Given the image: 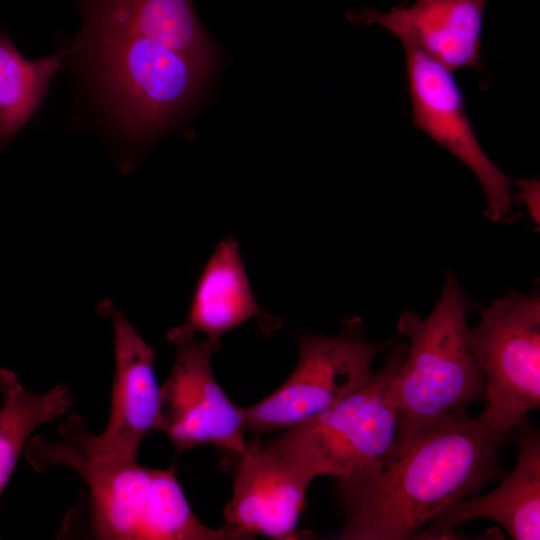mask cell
<instances>
[{
	"label": "cell",
	"mask_w": 540,
	"mask_h": 540,
	"mask_svg": "<svg viewBox=\"0 0 540 540\" xmlns=\"http://www.w3.org/2000/svg\"><path fill=\"white\" fill-rule=\"evenodd\" d=\"M509 435L467 412L420 434L380 471L342 480L343 540H407L449 505L503 479Z\"/></svg>",
	"instance_id": "cell-1"
},
{
	"label": "cell",
	"mask_w": 540,
	"mask_h": 540,
	"mask_svg": "<svg viewBox=\"0 0 540 540\" xmlns=\"http://www.w3.org/2000/svg\"><path fill=\"white\" fill-rule=\"evenodd\" d=\"M470 311L471 303L449 268L425 318L410 310L400 314L397 330L408 340L407 351L389 385L400 420L396 455L434 425L484 400L485 381L470 343Z\"/></svg>",
	"instance_id": "cell-2"
},
{
	"label": "cell",
	"mask_w": 540,
	"mask_h": 540,
	"mask_svg": "<svg viewBox=\"0 0 540 540\" xmlns=\"http://www.w3.org/2000/svg\"><path fill=\"white\" fill-rule=\"evenodd\" d=\"M77 48L118 131L134 141L160 133L195 100L211 70L157 41L84 22Z\"/></svg>",
	"instance_id": "cell-3"
},
{
	"label": "cell",
	"mask_w": 540,
	"mask_h": 540,
	"mask_svg": "<svg viewBox=\"0 0 540 540\" xmlns=\"http://www.w3.org/2000/svg\"><path fill=\"white\" fill-rule=\"evenodd\" d=\"M26 457L38 471L61 465L83 479L98 539H235L226 526L212 529L197 519L173 469L146 468L136 460H96L61 439L51 443L42 437L32 439Z\"/></svg>",
	"instance_id": "cell-4"
},
{
	"label": "cell",
	"mask_w": 540,
	"mask_h": 540,
	"mask_svg": "<svg viewBox=\"0 0 540 540\" xmlns=\"http://www.w3.org/2000/svg\"><path fill=\"white\" fill-rule=\"evenodd\" d=\"M406 351L407 343L396 339L385 364L365 384L327 412L280 431L264 446L314 477L345 479L383 469L399 446L400 420L389 385Z\"/></svg>",
	"instance_id": "cell-5"
},
{
	"label": "cell",
	"mask_w": 540,
	"mask_h": 540,
	"mask_svg": "<svg viewBox=\"0 0 540 540\" xmlns=\"http://www.w3.org/2000/svg\"><path fill=\"white\" fill-rule=\"evenodd\" d=\"M395 340L369 341L360 318L343 321L334 336H300L289 377L257 404L242 408L245 432L261 437L332 409L369 380L375 358Z\"/></svg>",
	"instance_id": "cell-6"
},
{
	"label": "cell",
	"mask_w": 540,
	"mask_h": 540,
	"mask_svg": "<svg viewBox=\"0 0 540 540\" xmlns=\"http://www.w3.org/2000/svg\"><path fill=\"white\" fill-rule=\"evenodd\" d=\"M470 343L485 381L478 417L509 435L540 407V297L509 292L480 312Z\"/></svg>",
	"instance_id": "cell-7"
},
{
	"label": "cell",
	"mask_w": 540,
	"mask_h": 540,
	"mask_svg": "<svg viewBox=\"0 0 540 540\" xmlns=\"http://www.w3.org/2000/svg\"><path fill=\"white\" fill-rule=\"evenodd\" d=\"M175 361L160 387L158 432L164 433L177 453L212 444L233 456L247 440L242 408L234 405L216 381L211 357L219 343L198 340L182 325L168 331Z\"/></svg>",
	"instance_id": "cell-8"
},
{
	"label": "cell",
	"mask_w": 540,
	"mask_h": 540,
	"mask_svg": "<svg viewBox=\"0 0 540 540\" xmlns=\"http://www.w3.org/2000/svg\"><path fill=\"white\" fill-rule=\"evenodd\" d=\"M114 330V378L111 410L99 435L86 430L72 414L59 427L61 440L96 460H136L139 446L158 430L160 386L154 372V350L118 309L110 311Z\"/></svg>",
	"instance_id": "cell-9"
},
{
	"label": "cell",
	"mask_w": 540,
	"mask_h": 540,
	"mask_svg": "<svg viewBox=\"0 0 540 540\" xmlns=\"http://www.w3.org/2000/svg\"><path fill=\"white\" fill-rule=\"evenodd\" d=\"M402 46L414 124L473 172L485 196V216L504 220L512 204L510 181L479 144L453 71L412 44Z\"/></svg>",
	"instance_id": "cell-10"
},
{
	"label": "cell",
	"mask_w": 540,
	"mask_h": 540,
	"mask_svg": "<svg viewBox=\"0 0 540 540\" xmlns=\"http://www.w3.org/2000/svg\"><path fill=\"white\" fill-rule=\"evenodd\" d=\"M233 491L224 508L225 526L236 539L255 535L297 539L306 491L315 478L268 450L260 437L236 455Z\"/></svg>",
	"instance_id": "cell-11"
},
{
	"label": "cell",
	"mask_w": 540,
	"mask_h": 540,
	"mask_svg": "<svg viewBox=\"0 0 540 540\" xmlns=\"http://www.w3.org/2000/svg\"><path fill=\"white\" fill-rule=\"evenodd\" d=\"M487 0H416L387 12L364 9L350 19L376 24L451 71L479 69L481 31Z\"/></svg>",
	"instance_id": "cell-12"
},
{
	"label": "cell",
	"mask_w": 540,
	"mask_h": 540,
	"mask_svg": "<svg viewBox=\"0 0 540 540\" xmlns=\"http://www.w3.org/2000/svg\"><path fill=\"white\" fill-rule=\"evenodd\" d=\"M514 432L519 446L517 462L501 484L484 495L449 505L417 537L453 538L460 525L485 518L501 525L514 540L540 539V433L528 425Z\"/></svg>",
	"instance_id": "cell-13"
},
{
	"label": "cell",
	"mask_w": 540,
	"mask_h": 540,
	"mask_svg": "<svg viewBox=\"0 0 540 540\" xmlns=\"http://www.w3.org/2000/svg\"><path fill=\"white\" fill-rule=\"evenodd\" d=\"M252 292L237 241L216 245L197 281L185 323L187 330L220 342L225 333L253 318L266 321Z\"/></svg>",
	"instance_id": "cell-14"
},
{
	"label": "cell",
	"mask_w": 540,
	"mask_h": 540,
	"mask_svg": "<svg viewBox=\"0 0 540 540\" xmlns=\"http://www.w3.org/2000/svg\"><path fill=\"white\" fill-rule=\"evenodd\" d=\"M63 54L28 59L0 30V149L6 148L41 108L62 67Z\"/></svg>",
	"instance_id": "cell-15"
},
{
	"label": "cell",
	"mask_w": 540,
	"mask_h": 540,
	"mask_svg": "<svg viewBox=\"0 0 540 540\" xmlns=\"http://www.w3.org/2000/svg\"><path fill=\"white\" fill-rule=\"evenodd\" d=\"M0 497L28 437L40 425L66 414L73 404L69 388L57 384L45 394L29 392L17 375L0 368Z\"/></svg>",
	"instance_id": "cell-16"
},
{
	"label": "cell",
	"mask_w": 540,
	"mask_h": 540,
	"mask_svg": "<svg viewBox=\"0 0 540 540\" xmlns=\"http://www.w3.org/2000/svg\"><path fill=\"white\" fill-rule=\"evenodd\" d=\"M515 183L521 190L519 196L528 208L531 218L535 223L539 224V181L537 179H521Z\"/></svg>",
	"instance_id": "cell-17"
}]
</instances>
